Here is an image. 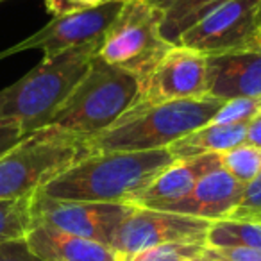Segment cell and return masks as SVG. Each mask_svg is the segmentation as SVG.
Wrapping results in <instances>:
<instances>
[{"label":"cell","mask_w":261,"mask_h":261,"mask_svg":"<svg viewBox=\"0 0 261 261\" xmlns=\"http://www.w3.org/2000/svg\"><path fill=\"white\" fill-rule=\"evenodd\" d=\"M174 161L168 149L123 152H90L43 186V195L59 200L129 204Z\"/></svg>","instance_id":"cell-1"},{"label":"cell","mask_w":261,"mask_h":261,"mask_svg":"<svg viewBox=\"0 0 261 261\" xmlns=\"http://www.w3.org/2000/svg\"><path fill=\"white\" fill-rule=\"evenodd\" d=\"M100 45L95 41L43 59L15 84L2 88L0 122L15 123L25 135L47 127L88 72Z\"/></svg>","instance_id":"cell-2"},{"label":"cell","mask_w":261,"mask_h":261,"mask_svg":"<svg viewBox=\"0 0 261 261\" xmlns=\"http://www.w3.org/2000/svg\"><path fill=\"white\" fill-rule=\"evenodd\" d=\"M222 106L224 100L211 95L168 102H135L118 122L88 140V145L91 152L168 149L182 136L210 123Z\"/></svg>","instance_id":"cell-3"},{"label":"cell","mask_w":261,"mask_h":261,"mask_svg":"<svg viewBox=\"0 0 261 261\" xmlns=\"http://www.w3.org/2000/svg\"><path fill=\"white\" fill-rule=\"evenodd\" d=\"M138 97V77L95 56L88 72L47 127L90 140L118 122Z\"/></svg>","instance_id":"cell-4"},{"label":"cell","mask_w":261,"mask_h":261,"mask_svg":"<svg viewBox=\"0 0 261 261\" xmlns=\"http://www.w3.org/2000/svg\"><path fill=\"white\" fill-rule=\"evenodd\" d=\"M90 152L88 140L56 127L23 136L0 156V202L33 195Z\"/></svg>","instance_id":"cell-5"},{"label":"cell","mask_w":261,"mask_h":261,"mask_svg":"<svg viewBox=\"0 0 261 261\" xmlns=\"http://www.w3.org/2000/svg\"><path fill=\"white\" fill-rule=\"evenodd\" d=\"M172 47L161 34L160 13L149 0H125L97 56L142 81Z\"/></svg>","instance_id":"cell-6"},{"label":"cell","mask_w":261,"mask_h":261,"mask_svg":"<svg viewBox=\"0 0 261 261\" xmlns=\"http://www.w3.org/2000/svg\"><path fill=\"white\" fill-rule=\"evenodd\" d=\"M213 222L172 211L136 207L118 225L109 243L120 254L122 261H129L135 254L150 247L167 243H206V236Z\"/></svg>","instance_id":"cell-7"},{"label":"cell","mask_w":261,"mask_h":261,"mask_svg":"<svg viewBox=\"0 0 261 261\" xmlns=\"http://www.w3.org/2000/svg\"><path fill=\"white\" fill-rule=\"evenodd\" d=\"M259 13L261 0H229L186 31L177 45L204 56L254 48L257 47Z\"/></svg>","instance_id":"cell-8"},{"label":"cell","mask_w":261,"mask_h":261,"mask_svg":"<svg viewBox=\"0 0 261 261\" xmlns=\"http://www.w3.org/2000/svg\"><path fill=\"white\" fill-rule=\"evenodd\" d=\"M129 204L59 200L36 192L33 195V224H47L68 234L109 245L118 225L130 215Z\"/></svg>","instance_id":"cell-9"},{"label":"cell","mask_w":261,"mask_h":261,"mask_svg":"<svg viewBox=\"0 0 261 261\" xmlns=\"http://www.w3.org/2000/svg\"><path fill=\"white\" fill-rule=\"evenodd\" d=\"M123 2L125 0H106L100 6L86 11L54 16L43 29L23 40L22 43L4 50L0 58H8L27 48H40L45 54L43 59H52L70 48L102 41L113 20L122 11Z\"/></svg>","instance_id":"cell-10"},{"label":"cell","mask_w":261,"mask_h":261,"mask_svg":"<svg viewBox=\"0 0 261 261\" xmlns=\"http://www.w3.org/2000/svg\"><path fill=\"white\" fill-rule=\"evenodd\" d=\"M207 95V56L174 45L140 81L136 102H168Z\"/></svg>","instance_id":"cell-11"},{"label":"cell","mask_w":261,"mask_h":261,"mask_svg":"<svg viewBox=\"0 0 261 261\" xmlns=\"http://www.w3.org/2000/svg\"><path fill=\"white\" fill-rule=\"evenodd\" d=\"M207 95L224 102L261 98V47L207 56Z\"/></svg>","instance_id":"cell-12"},{"label":"cell","mask_w":261,"mask_h":261,"mask_svg":"<svg viewBox=\"0 0 261 261\" xmlns=\"http://www.w3.org/2000/svg\"><path fill=\"white\" fill-rule=\"evenodd\" d=\"M243 188L245 186L242 182L218 167L202 175L185 199L172 204L165 211L190 215L210 222L227 220L242 199Z\"/></svg>","instance_id":"cell-13"},{"label":"cell","mask_w":261,"mask_h":261,"mask_svg":"<svg viewBox=\"0 0 261 261\" xmlns=\"http://www.w3.org/2000/svg\"><path fill=\"white\" fill-rule=\"evenodd\" d=\"M218 167H222L220 154H207V156L174 161L150 182L149 188L135 200L133 206L165 211L172 204L185 199L195 188L202 175Z\"/></svg>","instance_id":"cell-14"},{"label":"cell","mask_w":261,"mask_h":261,"mask_svg":"<svg viewBox=\"0 0 261 261\" xmlns=\"http://www.w3.org/2000/svg\"><path fill=\"white\" fill-rule=\"evenodd\" d=\"M25 240L41 261H122L106 243L68 234L47 224H33Z\"/></svg>","instance_id":"cell-15"},{"label":"cell","mask_w":261,"mask_h":261,"mask_svg":"<svg viewBox=\"0 0 261 261\" xmlns=\"http://www.w3.org/2000/svg\"><path fill=\"white\" fill-rule=\"evenodd\" d=\"M245 136L247 125H220V123L210 122L172 143L168 150L175 160L222 154L245 143Z\"/></svg>","instance_id":"cell-16"},{"label":"cell","mask_w":261,"mask_h":261,"mask_svg":"<svg viewBox=\"0 0 261 261\" xmlns=\"http://www.w3.org/2000/svg\"><path fill=\"white\" fill-rule=\"evenodd\" d=\"M161 18V34L170 45H177L181 36L217 11L229 0H149Z\"/></svg>","instance_id":"cell-17"},{"label":"cell","mask_w":261,"mask_h":261,"mask_svg":"<svg viewBox=\"0 0 261 261\" xmlns=\"http://www.w3.org/2000/svg\"><path fill=\"white\" fill-rule=\"evenodd\" d=\"M207 247H247L261 250V222L218 220L213 222L206 236Z\"/></svg>","instance_id":"cell-18"},{"label":"cell","mask_w":261,"mask_h":261,"mask_svg":"<svg viewBox=\"0 0 261 261\" xmlns=\"http://www.w3.org/2000/svg\"><path fill=\"white\" fill-rule=\"evenodd\" d=\"M33 195L0 202V243L25 238L27 232L31 231L33 227Z\"/></svg>","instance_id":"cell-19"},{"label":"cell","mask_w":261,"mask_h":261,"mask_svg":"<svg viewBox=\"0 0 261 261\" xmlns=\"http://www.w3.org/2000/svg\"><path fill=\"white\" fill-rule=\"evenodd\" d=\"M220 161L222 168L243 186L249 185L261 174V149L247 145V143L222 152Z\"/></svg>","instance_id":"cell-20"},{"label":"cell","mask_w":261,"mask_h":261,"mask_svg":"<svg viewBox=\"0 0 261 261\" xmlns=\"http://www.w3.org/2000/svg\"><path fill=\"white\" fill-rule=\"evenodd\" d=\"M206 243H167L145 249L129 261H190L197 259Z\"/></svg>","instance_id":"cell-21"},{"label":"cell","mask_w":261,"mask_h":261,"mask_svg":"<svg viewBox=\"0 0 261 261\" xmlns=\"http://www.w3.org/2000/svg\"><path fill=\"white\" fill-rule=\"evenodd\" d=\"M257 113H261V98H231L224 102L211 122L220 125H247Z\"/></svg>","instance_id":"cell-22"},{"label":"cell","mask_w":261,"mask_h":261,"mask_svg":"<svg viewBox=\"0 0 261 261\" xmlns=\"http://www.w3.org/2000/svg\"><path fill=\"white\" fill-rule=\"evenodd\" d=\"M232 220L261 222V174L254 181L245 185L236 210L231 215Z\"/></svg>","instance_id":"cell-23"},{"label":"cell","mask_w":261,"mask_h":261,"mask_svg":"<svg viewBox=\"0 0 261 261\" xmlns=\"http://www.w3.org/2000/svg\"><path fill=\"white\" fill-rule=\"evenodd\" d=\"M197 261H261L259 249L247 247H204Z\"/></svg>","instance_id":"cell-24"},{"label":"cell","mask_w":261,"mask_h":261,"mask_svg":"<svg viewBox=\"0 0 261 261\" xmlns=\"http://www.w3.org/2000/svg\"><path fill=\"white\" fill-rule=\"evenodd\" d=\"M0 261H41L31 250L25 238L0 243Z\"/></svg>","instance_id":"cell-25"},{"label":"cell","mask_w":261,"mask_h":261,"mask_svg":"<svg viewBox=\"0 0 261 261\" xmlns=\"http://www.w3.org/2000/svg\"><path fill=\"white\" fill-rule=\"evenodd\" d=\"M47 9L54 16L72 15V13L86 11V9L97 8L106 0H45Z\"/></svg>","instance_id":"cell-26"},{"label":"cell","mask_w":261,"mask_h":261,"mask_svg":"<svg viewBox=\"0 0 261 261\" xmlns=\"http://www.w3.org/2000/svg\"><path fill=\"white\" fill-rule=\"evenodd\" d=\"M23 136H27V135L20 129L18 125L0 122V156H2L8 149H11L15 143H18Z\"/></svg>","instance_id":"cell-27"},{"label":"cell","mask_w":261,"mask_h":261,"mask_svg":"<svg viewBox=\"0 0 261 261\" xmlns=\"http://www.w3.org/2000/svg\"><path fill=\"white\" fill-rule=\"evenodd\" d=\"M247 145H252L256 149H261V113H257L249 123H247Z\"/></svg>","instance_id":"cell-28"},{"label":"cell","mask_w":261,"mask_h":261,"mask_svg":"<svg viewBox=\"0 0 261 261\" xmlns=\"http://www.w3.org/2000/svg\"><path fill=\"white\" fill-rule=\"evenodd\" d=\"M257 47H261V13H259V25H257Z\"/></svg>","instance_id":"cell-29"},{"label":"cell","mask_w":261,"mask_h":261,"mask_svg":"<svg viewBox=\"0 0 261 261\" xmlns=\"http://www.w3.org/2000/svg\"><path fill=\"white\" fill-rule=\"evenodd\" d=\"M190 261H197V259H190Z\"/></svg>","instance_id":"cell-30"}]
</instances>
